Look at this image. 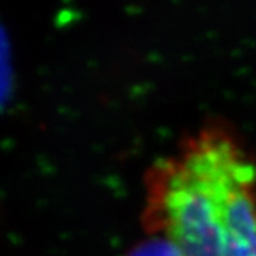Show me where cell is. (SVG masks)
Wrapping results in <instances>:
<instances>
[{
  "label": "cell",
  "mask_w": 256,
  "mask_h": 256,
  "mask_svg": "<svg viewBox=\"0 0 256 256\" xmlns=\"http://www.w3.org/2000/svg\"><path fill=\"white\" fill-rule=\"evenodd\" d=\"M153 226L179 256H256V168L224 133H204L153 174Z\"/></svg>",
  "instance_id": "cell-1"
},
{
  "label": "cell",
  "mask_w": 256,
  "mask_h": 256,
  "mask_svg": "<svg viewBox=\"0 0 256 256\" xmlns=\"http://www.w3.org/2000/svg\"><path fill=\"white\" fill-rule=\"evenodd\" d=\"M136 256H179V254L176 253V250L170 244H167V246H164V244L156 246L154 244V246H150L147 248L140 250Z\"/></svg>",
  "instance_id": "cell-2"
},
{
  "label": "cell",
  "mask_w": 256,
  "mask_h": 256,
  "mask_svg": "<svg viewBox=\"0 0 256 256\" xmlns=\"http://www.w3.org/2000/svg\"><path fill=\"white\" fill-rule=\"evenodd\" d=\"M2 65H4V62H2V58H0V93H2V84H4V74H2Z\"/></svg>",
  "instance_id": "cell-3"
}]
</instances>
